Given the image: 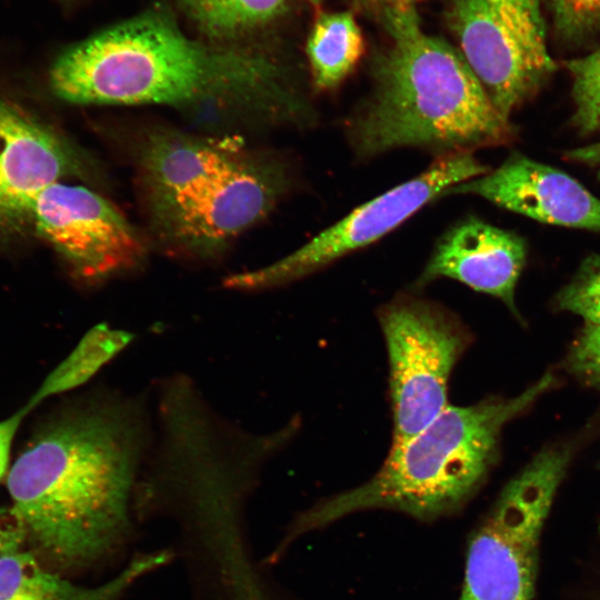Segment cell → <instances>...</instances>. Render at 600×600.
Masks as SVG:
<instances>
[{
    "label": "cell",
    "mask_w": 600,
    "mask_h": 600,
    "mask_svg": "<svg viewBox=\"0 0 600 600\" xmlns=\"http://www.w3.org/2000/svg\"><path fill=\"white\" fill-rule=\"evenodd\" d=\"M151 431L143 398L102 390L60 412L18 456L7 473L10 508L46 559L82 567L118 542Z\"/></svg>",
    "instance_id": "6da1fadb"
},
{
    "label": "cell",
    "mask_w": 600,
    "mask_h": 600,
    "mask_svg": "<svg viewBox=\"0 0 600 600\" xmlns=\"http://www.w3.org/2000/svg\"><path fill=\"white\" fill-rule=\"evenodd\" d=\"M49 82L72 103L226 101L277 121L309 122L313 116L276 59L194 41L162 10L143 12L67 49L52 64Z\"/></svg>",
    "instance_id": "7a4b0ae2"
},
{
    "label": "cell",
    "mask_w": 600,
    "mask_h": 600,
    "mask_svg": "<svg viewBox=\"0 0 600 600\" xmlns=\"http://www.w3.org/2000/svg\"><path fill=\"white\" fill-rule=\"evenodd\" d=\"M379 17L388 41L371 62L372 91L346 127L357 156L406 147L443 154L513 140L510 120L497 110L460 50L427 33L416 6Z\"/></svg>",
    "instance_id": "3957f363"
},
{
    "label": "cell",
    "mask_w": 600,
    "mask_h": 600,
    "mask_svg": "<svg viewBox=\"0 0 600 600\" xmlns=\"http://www.w3.org/2000/svg\"><path fill=\"white\" fill-rule=\"evenodd\" d=\"M556 384V376L546 372L516 397L448 406L409 441L391 448L368 481L301 512L291 537L366 510L399 511L421 521L460 510L497 464L504 427Z\"/></svg>",
    "instance_id": "277c9868"
},
{
    "label": "cell",
    "mask_w": 600,
    "mask_h": 600,
    "mask_svg": "<svg viewBox=\"0 0 600 600\" xmlns=\"http://www.w3.org/2000/svg\"><path fill=\"white\" fill-rule=\"evenodd\" d=\"M582 438L541 448L469 540L458 600H533L541 533Z\"/></svg>",
    "instance_id": "5b68a950"
},
{
    "label": "cell",
    "mask_w": 600,
    "mask_h": 600,
    "mask_svg": "<svg viewBox=\"0 0 600 600\" xmlns=\"http://www.w3.org/2000/svg\"><path fill=\"white\" fill-rule=\"evenodd\" d=\"M378 320L389 359L391 448H398L449 406L451 372L472 336L448 308L413 292L380 307Z\"/></svg>",
    "instance_id": "8992f818"
},
{
    "label": "cell",
    "mask_w": 600,
    "mask_h": 600,
    "mask_svg": "<svg viewBox=\"0 0 600 600\" xmlns=\"http://www.w3.org/2000/svg\"><path fill=\"white\" fill-rule=\"evenodd\" d=\"M447 24L492 103L508 120L557 68L539 0H450Z\"/></svg>",
    "instance_id": "52a82bcc"
},
{
    "label": "cell",
    "mask_w": 600,
    "mask_h": 600,
    "mask_svg": "<svg viewBox=\"0 0 600 600\" xmlns=\"http://www.w3.org/2000/svg\"><path fill=\"white\" fill-rule=\"evenodd\" d=\"M473 151L440 154L424 171L364 202L298 250L260 269L223 280L227 289L259 291L302 279L362 249L399 227L412 214L463 181L489 172Z\"/></svg>",
    "instance_id": "ba28073f"
},
{
    "label": "cell",
    "mask_w": 600,
    "mask_h": 600,
    "mask_svg": "<svg viewBox=\"0 0 600 600\" xmlns=\"http://www.w3.org/2000/svg\"><path fill=\"white\" fill-rule=\"evenodd\" d=\"M30 218L41 236L88 284L101 283L134 267L142 242L126 218L100 194L56 182L42 190Z\"/></svg>",
    "instance_id": "9c48e42d"
},
{
    "label": "cell",
    "mask_w": 600,
    "mask_h": 600,
    "mask_svg": "<svg viewBox=\"0 0 600 600\" xmlns=\"http://www.w3.org/2000/svg\"><path fill=\"white\" fill-rule=\"evenodd\" d=\"M288 182L279 163L246 159L159 221L184 248L206 253L266 217Z\"/></svg>",
    "instance_id": "30bf717a"
},
{
    "label": "cell",
    "mask_w": 600,
    "mask_h": 600,
    "mask_svg": "<svg viewBox=\"0 0 600 600\" xmlns=\"http://www.w3.org/2000/svg\"><path fill=\"white\" fill-rule=\"evenodd\" d=\"M474 194L539 222L600 232V199L567 172L520 153L450 188Z\"/></svg>",
    "instance_id": "8fae6325"
},
{
    "label": "cell",
    "mask_w": 600,
    "mask_h": 600,
    "mask_svg": "<svg viewBox=\"0 0 600 600\" xmlns=\"http://www.w3.org/2000/svg\"><path fill=\"white\" fill-rule=\"evenodd\" d=\"M526 263L523 238L470 217L439 239L413 289L449 278L499 299L516 318L521 319L514 298Z\"/></svg>",
    "instance_id": "7c38bea8"
},
{
    "label": "cell",
    "mask_w": 600,
    "mask_h": 600,
    "mask_svg": "<svg viewBox=\"0 0 600 600\" xmlns=\"http://www.w3.org/2000/svg\"><path fill=\"white\" fill-rule=\"evenodd\" d=\"M68 163L57 137L0 96V223L30 218L38 194L59 182Z\"/></svg>",
    "instance_id": "4fadbf2b"
},
{
    "label": "cell",
    "mask_w": 600,
    "mask_h": 600,
    "mask_svg": "<svg viewBox=\"0 0 600 600\" xmlns=\"http://www.w3.org/2000/svg\"><path fill=\"white\" fill-rule=\"evenodd\" d=\"M244 160L230 139L156 134L142 152L143 180L156 217L163 218Z\"/></svg>",
    "instance_id": "5bb4252c"
},
{
    "label": "cell",
    "mask_w": 600,
    "mask_h": 600,
    "mask_svg": "<svg viewBox=\"0 0 600 600\" xmlns=\"http://www.w3.org/2000/svg\"><path fill=\"white\" fill-rule=\"evenodd\" d=\"M167 558L164 552L140 557L103 584L83 587L50 572L21 550L0 558V600H114Z\"/></svg>",
    "instance_id": "9a60e30c"
},
{
    "label": "cell",
    "mask_w": 600,
    "mask_h": 600,
    "mask_svg": "<svg viewBox=\"0 0 600 600\" xmlns=\"http://www.w3.org/2000/svg\"><path fill=\"white\" fill-rule=\"evenodd\" d=\"M363 37L350 11L318 16L307 41V57L313 87L328 91L338 87L363 53Z\"/></svg>",
    "instance_id": "2e32d148"
},
{
    "label": "cell",
    "mask_w": 600,
    "mask_h": 600,
    "mask_svg": "<svg viewBox=\"0 0 600 600\" xmlns=\"http://www.w3.org/2000/svg\"><path fill=\"white\" fill-rule=\"evenodd\" d=\"M136 338L131 331L100 322L91 327L74 349L43 380L26 408L87 383Z\"/></svg>",
    "instance_id": "e0dca14e"
},
{
    "label": "cell",
    "mask_w": 600,
    "mask_h": 600,
    "mask_svg": "<svg viewBox=\"0 0 600 600\" xmlns=\"http://www.w3.org/2000/svg\"><path fill=\"white\" fill-rule=\"evenodd\" d=\"M189 18L208 36L234 38L274 20L284 0H180Z\"/></svg>",
    "instance_id": "ac0fdd59"
},
{
    "label": "cell",
    "mask_w": 600,
    "mask_h": 600,
    "mask_svg": "<svg viewBox=\"0 0 600 600\" xmlns=\"http://www.w3.org/2000/svg\"><path fill=\"white\" fill-rule=\"evenodd\" d=\"M566 68L572 79V126L581 134L600 132V48L566 61Z\"/></svg>",
    "instance_id": "d6986e66"
},
{
    "label": "cell",
    "mask_w": 600,
    "mask_h": 600,
    "mask_svg": "<svg viewBox=\"0 0 600 600\" xmlns=\"http://www.w3.org/2000/svg\"><path fill=\"white\" fill-rule=\"evenodd\" d=\"M554 308L582 318L583 323L600 326V253L587 256L557 292Z\"/></svg>",
    "instance_id": "ffe728a7"
},
{
    "label": "cell",
    "mask_w": 600,
    "mask_h": 600,
    "mask_svg": "<svg viewBox=\"0 0 600 600\" xmlns=\"http://www.w3.org/2000/svg\"><path fill=\"white\" fill-rule=\"evenodd\" d=\"M558 36L578 42L600 32V0H549Z\"/></svg>",
    "instance_id": "44dd1931"
},
{
    "label": "cell",
    "mask_w": 600,
    "mask_h": 600,
    "mask_svg": "<svg viewBox=\"0 0 600 600\" xmlns=\"http://www.w3.org/2000/svg\"><path fill=\"white\" fill-rule=\"evenodd\" d=\"M563 368L584 387L600 389V326L583 323L563 360Z\"/></svg>",
    "instance_id": "7402d4cb"
},
{
    "label": "cell",
    "mask_w": 600,
    "mask_h": 600,
    "mask_svg": "<svg viewBox=\"0 0 600 600\" xmlns=\"http://www.w3.org/2000/svg\"><path fill=\"white\" fill-rule=\"evenodd\" d=\"M28 538L22 522L12 509H0V558L21 551Z\"/></svg>",
    "instance_id": "603a6c76"
},
{
    "label": "cell",
    "mask_w": 600,
    "mask_h": 600,
    "mask_svg": "<svg viewBox=\"0 0 600 600\" xmlns=\"http://www.w3.org/2000/svg\"><path fill=\"white\" fill-rule=\"evenodd\" d=\"M28 412L29 410L24 407L9 418L0 421V480L8 473L12 441L23 417Z\"/></svg>",
    "instance_id": "cb8c5ba5"
},
{
    "label": "cell",
    "mask_w": 600,
    "mask_h": 600,
    "mask_svg": "<svg viewBox=\"0 0 600 600\" xmlns=\"http://www.w3.org/2000/svg\"><path fill=\"white\" fill-rule=\"evenodd\" d=\"M353 4L366 10L378 13L380 16L383 11L391 8L416 6L422 0H350Z\"/></svg>",
    "instance_id": "d4e9b609"
},
{
    "label": "cell",
    "mask_w": 600,
    "mask_h": 600,
    "mask_svg": "<svg viewBox=\"0 0 600 600\" xmlns=\"http://www.w3.org/2000/svg\"><path fill=\"white\" fill-rule=\"evenodd\" d=\"M568 157H570L572 160L574 159L579 161H591V159L594 158L600 160V144L598 147L572 151ZM598 178L600 180V171L598 172Z\"/></svg>",
    "instance_id": "484cf974"
},
{
    "label": "cell",
    "mask_w": 600,
    "mask_h": 600,
    "mask_svg": "<svg viewBox=\"0 0 600 600\" xmlns=\"http://www.w3.org/2000/svg\"><path fill=\"white\" fill-rule=\"evenodd\" d=\"M177 377H187V376H184V374H176V376H173V377L167 378V379H164V381L161 383V386H162L166 381H168V380H170V379H173V378H177ZM188 378H189V377H188ZM161 386H160V387H161ZM293 420H296V421L299 423V426H300L299 419L296 418V419H293Z\"/></svg>",
    "instance_id": "4316f807"
},
{
    "label": "cell",
    "mask_w": 600,
    "mask_h": 600,
    "mask_svg": "<svg viewBox=\"0 0 600 600\" xmlns=\"http://www.w3.org/2000/svg\"><path fill=\"white\" fill-rule=\"evenodd\" d=\"M310 3H312L313 6H319L321 3L322 0H308Z\"/></svg>",
    "instance_id": "83f0119b"
},
{
    "label": "cell",
    "mask_w": 600,
    "mask_h": 600,
    "mask_svg": "<svg viewBox=\"0 0 600 600\" xmlns=\"http://www.w3.org/2000/svg\"><path fill=\"white\" fill-rule=\"evenodd\" d=\"M598 530L600 532V518H599V523H598Z\"/></svg>",
    "instance_id": "f1b7e54d"
}]
</instances>
